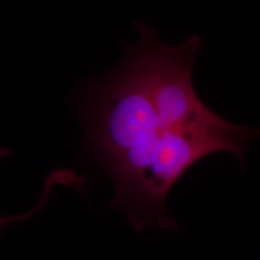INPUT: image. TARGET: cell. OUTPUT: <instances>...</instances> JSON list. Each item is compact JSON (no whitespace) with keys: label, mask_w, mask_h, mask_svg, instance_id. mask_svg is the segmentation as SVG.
<instances>
[{"label":"cell","mask_w":260,"mask_h":260,"mask_svg":"<svg viewBox=\"0 0 260 260\" xmlns=\"http://www.w3.org/2000/svg\"><path fill=\"white\" fill-rule=\"evenodd\" d=\"M81 121L82 151L115 187L109 206L124 212L138 232L178 229L167 210L169 193L194 164L219 149L174 132L159 118L133 47L115 71L87 89Z\"/></svg>","instance_id":"6da1fadb"},{"label":"cell","mask_w":260,"mask_h":260,"mask_svg":"<svg viewBox=\"0 0 260 260\" xmlns=\"http://www.w3.org/2000/svg\"><path fill=\"white\" fill-rule=\"evenodd\" d=\"M136 52L144 68L149 93L159 117L169 128L214 144L237 158L246 169V149L260 139V129L237 125L205 106L193 84V68L201 40L191 35L184 44H161L153 28L139 23Z\"/></svg>","instance_id":"7a4b0ae2"},{"label":"cell","mask_w":260,"mask_h":260,"mask_svg":"<svg viewBox=\"0 0 260 260\" xmlns=\"http://www.w3.org/2000/svg\"><path fill=\"white\" fill-rule=\"evenodd\" d=\"M19 219V216H15V217H5V218H0V225L5 223H11V222H16V220Z\"/></svg>","instance_id":"3957f363"},{"label":"cell","mask_w":260,"mask_h":260,"mask_svg":"<svg viewBox=\"0 0 260 260\" xmlns=\"http://www.w3.org/2000/svg\"><path fill=\"white\" fill-rule=\"evenodd\" d=\"M10 154V151L8 148H0V159L6 157V155Z\"/></svg>","instance_id":"277c9868"}]
</instances>
